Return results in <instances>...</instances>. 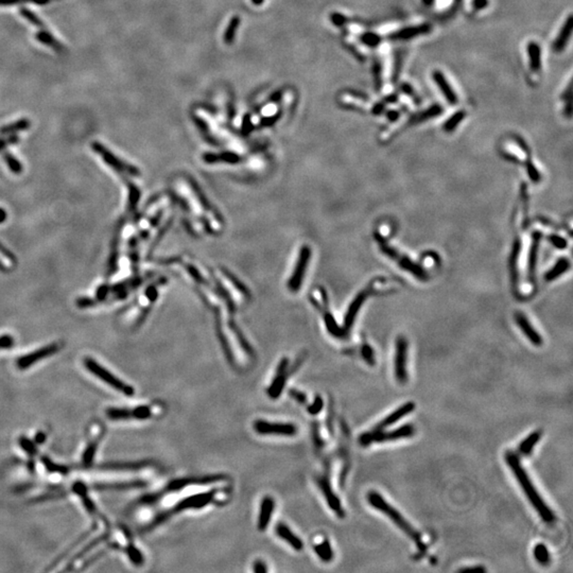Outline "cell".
<instances>
[{
    "instance_id": "15",
    "label": "cell",
    "mask_w": 573,
    "mask_h": 573,
    "mask_svg": "<svg viewBox=\"0 0 573 573\" xmlns=\"http://www.w3.org/2000/svg\"><path fill=\"white\" fill-rule=\"evenodd\" d=\"M432 79L436 86L440 88L441 92L443 93L446 101H447L450 105H456L459 103V97L454 89L452 88V86L450 85V83L448 82L447 78L445 77V74L441 70L435 69L432 72Z\"/></svg>"
},
{
    "instance_id": "28",
    "label": "cell",
    "mask_w": 573,
    "mask_h": 573,
    "mask_svg": "<svg viewBox=\"0 0 573 573\" xmlns=\"http://www.w3.org/2000/svg\"><path fill=\"white\" fill-rule=\"evenodd\" d=\"M146 483L141 481H134V482H125V483H115V484H98L96 485L97 489H111V490H124V489H133L139 488L141 486H145Z\"/></svg>"
},
{
    "instance_id": "41",
    "label": "cell",
    "mask_w": 573,
    "mask_h": 573,
    "mask_svg": "<svg viewBox=\"0 0 573 573\" xmlns=\"http://www.w3.org/2000/svg\"><path fill=\"white\" fill-rule=\"evenodd\" d=\"M361 355L362 358L366 361V363L370 364V365H374L375 364V354H374V350L373 348L368 345V344H364L361 348Z\"/></svg>"
},
{
    "instance_id": "49",
    "label": "cell",
    "mask_w": 573,
    "mask_h": 573,
    "mask_svg": "<svg viewBox=\"0 0 573 573\" xmlns=\"http://www.w3.org/2000/svg\"><path fill=\"white\" fill-rule=\"evenodd\" d=\"M489 5V0H472V7L474 11H482Z\"/></svg>"
},
{
    "instance_id": "32",
    "label": "cell",
    "mask_w": 573,
    "mask_h": 573,
    "mask_svg": "<svg viewBox=\"0 0 573 573\" xmlns=\"http://www.w3.org/2000/svg\"><path fill=\"white\" fill-rule=\"evenodd\" d=\"M535 560L541 565H548L550 563V553L547 547L543 544H538L534 548Z\"/></svg>"
},
{
    "instance_id": "11",
    "label": "cell",
    "mask_w": 573,
    "mask_h": 573,
    "mask_svg": "<svg viewBox=\"0 0 573 573\" xmlns=\"http://www.w3.org/2000/svg\"><path fill=\"white\" fill-rule=\"evenodd\" d=\"M290 370L291 369H289V360L286 358L282 359L277 366L276 375L273 381L271 382L269 389L266 390V394L271 399H277L281 395L282 390L286 384V380H288V377L290 376Z\"/></svg>"
},
{
    "instance_id": "54",
    "label": "cell",
    "mask_w": 573,
    "mask_h": 573,
    "mask_svg": "<svg viewBox=\"0 0 573 573\" xmlns=\"http://www.w3.org/2000/svg\"><path fill=\"white\" fill-rule=\"evenodd\" d=\"M386 115H387V117H388V119H389L390 121H396V120L399 119V117H400V111L394 110V109H393V110L387 111V114H386Z\"/></svg>"
},
{
    "instance_id": "52",
    "label": "cell",
    "mask_w": 573,
    "mask_h": 573,
    "mask_svg": "<svg viewBox=\"0 0 573 573\" xmlns=\"http://www.w3.org/2000/svg\"><path fill=\"white\" fill-rule=\"evenodd\" d=\"M385 108H386V104H385V103H380V102H379V103H376V104L373 106L372 113H373L374 115H376V116H377V115H380V114L384 113Z\"/></svg>"
},
{
    "instance_id": "22",
    "label": "cell",
    "mask_w": 573,
    "mask_h": 573,
    "mask_svg": "<svg viewBox=\"0 0 573 573\" xmlns=\"http://www.w3.org/2000/svg\"><path fill=\"white\" fill-rule=\"evenodd\" d=\"M529 66L533 72L541 70V49L536 42H529L527 46Z\"/></svg>"
},
{
    "instance_id": "13",
    "label": "cell",
    "mask_w": 573,
    "mask_h": 573,
    "mask_svg": "<svg viewBox=\"0 0 573 573\" xmlns=\"http://www.w3.org/2000/svg\"><path fill=\"white\" fill-rule=\"evenodd\" d=\"M432 31V26L430 24H422L416 26H410L398 31L393 32L389 35V40L393 42H405L415 37L426 35Z\"/></svg>"
},
{
    "instance_id": "6",
    "label": "cell",
    "mask_w": 573,
    "mask_h": 573,
    "mask_svg": "<svg viewBox=\"0 0 573 573\" xmlns=\"http://www.w3.org/2000/svg\"><path fill=\"white\" fill-rule=\"evenodd\" d=\"M84 365L91 374H93L96 377H98L99 379H101L103 382H105V384H107L113 389L117 390L118 392L123 393L126 396H133L134 395L135 391H134L133 387L125 384V382L121 381L116 376H114L113 374L109 373L106 369H104L103 366H101L99 363L96 362L92 358L86 357L84 359Z\"/></svg>"
},
{
    "instance_id": "4",
    "label": "cell",
    "mask_w": 573,
    "mask_h": 573,
    "mask_svg": "<svg viewBox=\"0 0 573 573\" xmlns=\"http://www.w3.org/2000/svg\"><path fill=\"white\" fill-rule=\"evenodd\" d=\"M226 479L225 474H208V475H201V476H187L181 478V479H175L168 483L161 491L150 493V495L143 496L139 503L141 504H153L163 499L168 493L178 492L184 489L187 486L191 485H207L213 484L217 482H221Z\"/></svg>"
},
{
    "instance_id": "59",
    "label": "cell",
    "mask_w": 573,
    "mask_h": 573,
    "mask_svg": "<svg viewBox=\"0 0 573 573\" xmlns=\"http://www.w3.org/2000/svg\"><path fill=\"white\" fill-rule=\"evenodd\" d=\"M0 271H3V272H7V271H8L6 264H4L2 261H0Z\"/></svg>"
},
{
    "instance_id": "39",
    "label": "cell",
    "mask_w": 573,
    "mask_h": 573,
    "mask_svg": "<svg viewBox=\"0 0 573 573\" xmlns=\"http://www.w3.org/2000/svg\"><path fill=\"white\" fill-rule=\"evenodd\" d=\"M127 554H129L130 560L134 564L141 565L143 563V556H142L141 552L139 550H137L134 545H130L129 547H127Z\"/></svg>"
},
{
    "instance_id": "27",
    "label": "cell",
    "mask_w": 573,
    "mask_h": 573,
    "mask_svg": "<svg viewBox=\"0 0 573 573\" xmlns=\"http://www.w3.org/2000/svg\"><path fill=\"white\" fill-rule=\"evenodd\" d=\"M466 115L467 114L464 109L457 110L456 113H454L451 117H449L447 120H446V122L443 124V130L446 133H451L453 130L456 129L459 124L465 119Z\"/></svg>"
},
{
    "instance_id": "38",
    "label": "cell",
    "mask_w": 573,
    "mask_h": 573,
    "mask_svg": "<svg viewBox=\"0 0 573 573\" xmlns=\"http://www.w3.org/2000/svg\"><path fill=\"white\" fill-rule=\"evenodd\" d=\"M323 408H324L323 398L321 396H316L314 398L313 403L308 406L307 410H308L309 414H311V415H316V414H318L323 410Z\"/></svg>"
},
{
    "instance_id": "40",
    "label": "cell",
    "mask_w": 573,
    "mask_h": 573,
    "mask_svg": "<svg viewBox=\"0 0 573 573\" xmlns=\"http://www.w3.org/2000/svg\"><path fill=\"white\" fill-rule=\"evenodd\" d=\"M403 67V58L400 53H396L395 56V61H394V69H393V74H392V82L395 84L397 83V80L399 78L400 74V70Z\"/></svg>"
},
{
    "instance_id": "36",
    "label": "cell",
    "mask_w": 573,
    "mask_h": 573,
    "mask_svg": "<svg viewBox=\"0 0 573 573\" xmlns=\"http://www.w3.org/2000/svg\"><path fill=\"white\" fill-rule=\"evenodd\" d=\"M238 25H239V18H238V17L232 18V21H231V23H230V25H228V27H227V30H226V32H225V34H224V41H225L227 44H232V43H233L234 37H235V34H236V31H237V28H238Z\"/></svg>"
},
{
    "instance_id": "2",
    "label": "cell",
    "mask_w": 573,
    "mask_h": 573,
    "mask_svg": "<svg viewBox=\"0 0 573 573\" xmlns=\"http://www.w3.org/2000/svg\"><path fill=\"white\" fill-rule=\"evenodd\" d=\"M505 461L509 469L512 470V472L516 476L521 489L525 493V496H527L528 500L530 501L535 511L538 513L540 518L549 524L555 522L556 517L553 511L547 505V503L543 500V498L540 497L532 481L530 480L527 471H525V469L520 464V460L518 455L512 451H508L505 453Z\"/></svg>"
},
{
    "instance_id": "34",
    "label": "cell",
    "mask_w": 573,
    "mask_h": 573,
    "mask_svg": "<svg viewBox=\"0 0 573 573\" xmlns=\"http://www.w3.org/2000/svg\"><path fill=\"white\" fill-rule=\"evenodd\" d=\"M4 159L6 161L9 169L15 173V174H20L23 172V165L20 163L18 159H16L15 156H13L11 153L6 152L4 154Z\"/></svg>"
},
{
    "instance_id": "33",
    "label": "cell",
    "mask_w": 573,
    "mask_h": 573,
    "mask_svg": "<svg viewBox=\"0 0 573 573\" xmlns=\"http://www.w3.org/2000/svg\"><path fill=\"white\" fill-rule=\"evenodd\" d=\"M360 41L365 46L370 48H376L381 44L382 37L379 34L375 33V32H366V33L360 36Z\"/></svg>"
},
{
    "instance_id": "17",
    "label": "cell",
    "mask_w": 573,
    "mask_h": 573,
    "mask_svg": "<svg viewBox=\"0 0 573 573\" xmlns=\"http://www.w3.org/2000/svg\"><path fill=\"white\" fill-rule=\"evenodd\" d=\"M274 508H275L274 499L271 496H264V498L261 500L260 503V509H259V515L257 520L258 531L264 532L268 529L270 521L273 516Z\"/></svg>"
},
{
    "instance_id": "45",
    "label": "cell",
    "mask_w": 573,
    "mask_h": 573,
    "mask_svg": "<svg viewBox=\"0 0 573 573\" xmlns=\"http://www.w3.org/2000/svg\"><path fill=\"white\" fill-rule=\"evenodd\" d=\"M13 344H14V339L10 336V334H4V336L0 337V349L11 348Z\"/></svg>"
},
{
    "instance_id": "14",
    "label": "cell",
    "mask_w": 573,
    "mask_h": 573,
    "mask_svg": "<svg viewBox=\"0 0 573 573\" xmlns=\"http://www.w3.org/2000/svg\"><path fill=\"white\" fill-rule=\"evenodd\" d=\"M123 226H124V221H121V222L118 223L117 228L115 231L114 239H113V241H111V244H110V253H109V257H108V261H107V268H106V277L107 278H109L111 275L117 272L118 256H119L118 247H119L120 237H121V232H122Z\"/></svg>"
},
{
    "instance_id": "57",
    "label": "cell",
    "mask_w": 573,
    "mask_h": 573,
    "mask_svg": "<svg viewBox=\"0 0 573 573\" xmlns=\"http://www.w3.org/2000/svg\"><path fill=\"white\" fill-rule=\"evenodd\" d=\"M7 219V213L5 209H3L2 207H0V223L5 222Z\"/></svg>"
},
{
    "instance_id": "48",
    "label": "cell",
    "mask_w": 573,
    "mask_h": 573,
    "mask_svg": "<svg viewBox=\"0 0 573 573\" xmlns=\"http://www.w3.org/2000/svg\"><path fill=\"white\" fill-rule=\"evenodd\" d=\"M331 22H332L333 25H336V26L340 27V26H343V25L346 23V17H345L344 15H342V14L333 13V14L331 15Z\"/></svg>"
},
{
    "instance_id": "47",
    "label": "cell",
    "mask_w": 573,
    "mask_h": 573,
    "mask_svg": "<svg viewBox=\"0 0 573 573\" xmlns=\"http://www.w3.org/2000/svg\"><path fill=\"white\" fill-rule=\"evenodd\" d=\"M0 254H2L3 256H5L8 260H10L12 263H14V264L17 263V259H16L15 255L12 254V253H11L5 245H3L2 243H0Z\"/></svg>"
},
{
    "instance_id": "43",
    "label": "cell",
    "mask_w": 573,
    "mask_h": 573,
    "mask_svg": "<svg viewBox=\"0 0 573 573\" xmlns=\"http://www.w3.org/2000/svg\"><path fill=\"white\" fill-rule=\"evenodd\" d=\"M289 395H290L292 399H294L299 405H305L307 403V396L298 390H295V389L290 390Z\"/></svg>"
},
{
    "instance_id": "5",
    "label": "cell",
    "mask_w": 573,
    "mask_h": 573,
    "mask_svg": "<svg viewBox=\"0 0 573 573\" xmlns=\"http://www.w3.org/2000/svg\"><path fill=\"white\" fill-rule=\"evenodd\" d=\"M414 433H415V428L409 424L387 432L384 431V430H380V431H372L371 430V431L360 435L359 444L362 445L363 447H366V446H370L373 443H385L411 437L412 435H414Z\"/></svg>"
},
{
    "instance_id": "42",
    "label": "cell",
    "mask_w": 573,
    "mask_h": 573,
    "mask_svg": "<svg viewBox=\"0 0 573 573\" xmlns=\"http://www.w3.org/2000/svg\"><path fill=\"white\" fill-rule=\"evenodd\" d=\"M462 4H463V0H453L452 6L450 7V9L447 11V13H445V14H444L443 20L452 18L453 16L456 14V12L459 11V9L461 8Z\"/></svg>"
},
{
    "instance_id": "37",
    "label": "cell",
    "mask_w": 573,
    "mask_h": 573,
    "mask_svg": "<svg viewBox=\"0 0 573 573\" xmlns=\"http://www.w3.org/2000/svg\"><path fill=\"white\" fill-rule=\"evenodd\" d=\"M25 3H33L40 6H44L47 5L49 3V0H0V7H10V6H16V5H20V4H25Z\"/></svg>"
},
{
    "instance_id": "26",
    "label": "cell",
    "mask_w": 573,
    "mask_h": 573,
    "mask_svg": "<svg viewBox=\"0 0 573 573\" xmlns=\"http://www.w3.org/2000/svg\"><path fill=\"white\" fill-rule=\"evenodd\" d=\"M30 126H31V122L28 119H20V120L15 121L13 123H10L8 125H4L3 127H0V134L12 135V134L17 133V132L28 130Z\"/></svg>"
},
{
    "instance_id": "31",
    "label": "cell",
    "mask_w": 573,
    "mask_h": 573,
    "mask_svg": "<svg viewBox=\"0 0 573 573\" xmlns=\"http://www.w3.org/2000/svg\"><path fill=\"white\" fill-rule=\"evenodd\" d=\"M20 12H21V15L23 16V17L26 18L30 24L37 27L39 29H47L44 22L39 17V16L35 13H33L31 10H29L27 8H22L20 10Z\"/></svg>"
},
{
    "instance_id": "46",
    "label": "cell",
    "mask_w": 573,
    "mask_h": 573,
    "mask_svg": "<svg viewBox=\"0 0 573 573\" xmlns=\"http://www.w3.org/2000/svg\"><path fill=\"white\" fill-rule=\"evenodd\" d=\"M399 88H400V90H402L404 93L410 96V97H412L413 99H416V102H419V100L417 99V96H416L415 91H414V88H413L409 83H407V82L403 83V84L400 85Z\"/></svg>"
},
{
    "instance_id": "20",
    "label": "cell",
    "mask_w": 573,
    "mask_h": 573,
    "mask_svg": "<svg viewBox=\"0 0 573 573\" xmlns=\"http://www.w3.org/2000/svg\"><path fill=\"white\" fill-rule=\"evenodd\" d=\"M515 317L519 328L525 334V337H527L535 346H540L543 344V338H541L540 334L533 328L527 316L522 313H516Z\"/></svg>"
},
{
    "instance_id": "18",
    "label": "cell",
    "mask_w": 573,
    "mask_h": 573,
    "mask_svg": "<svg viewBox=\"0 0 573 573\" xmlns=\"http://www.w3.org/2000/svg\"><path fill=\"white\" fill-rule=\"evenodd\" d=\"M275 533L280 539L285 541V543L288 544L293 550L300 552L302 551V549H304V543H302V540L295 533H293L286 524L279 522L275 527Z\"/></svg>"
},
{
    "instance_id": "10",
    "label": "cell",
    "mask_w": 573,
    "mask_h": 573,
    "mask_svg": "<svg viewBox=\"0 0 573 573\" xmlns=\"http://www.w3.org/2000/svg\"><path fill=\"white\" fill-rule=\"evenodd\" d=\"M408 341L404 337H399L396 341V353L394 361V372L397 381L399 384H406L408 381Z\"/></svg>"
},
{
    "instance_id": "1",
    "label": "cell",
    "mask_w": 573,
    "mask_h": 573,
    "mask_svg": "<svg viewBox=\"0 0 573 573\" xmlns=\"http://www.w3.org/2000/svg\"><path fill=\"white\" fill-rule=\"evenodd\" d=\"M232 495V491L228 489H212V490H207L204 492H199L196 493V495H193L190 497L184 498L181 501H179L177 504H175L172 508L168 509V511H165L164 513L157 515L150 524H148L147 527L143 529V533H148L153 531L155 528L159 527V525L163 524L164 522H166L168 519H170L172 516L177 515L181 512H185V511H189V509H201L204 508L206 506H208L209 504H225L227 499L231 498Z\"/></svg>"
},
{
    "instance_id": "35",
    "label": "cell",
    "mask_w": 573,
    "mask_h": 573,
    "mask_svg": "<svg viewBox=\"0 0 573 573\" xmlns=\"http://www.w3.org/2000/svg\"><path fill=\"white\" fill-rule=\"evenodd\" d=\"M373 75H374V83H375V88L377 92L381 91L382 88V84H384V81H382V66H381V63L380 61L376 60L374 62V65H373Z\"/></svg>"
},
{
    "instance_id": "50",
    "label": "cell",
    "mask_w": 573,
    "mask_h": 573,
    "mask_svg": "<svg viewBox=\"0 0 573 573\" xmlns=\"http://www.w3.org/2000/svg\"><path fill=\"white\" fill-rule=\"evenodd\" d=\"M44 461H45V465H46V467H47L48 469H49V470H51V471L55 470V471H60V472H62V473H66V472H67V469H66L65 467L54 465V464H52L51 462H50L49 460H48V459H47V460L45 459Z\"/></svg>"
},
{
    "instance_id": "25",
    "label": "cell",
    "mask_w": 573,
    "mask_h": 573,
    "mask_svg": "<svg viewBox=\"0 0 573 573\" xmlns=\"http://www.w3.org/2000/svg\"><path fill=\"white\" fill-rule=\"evenodd\" d=\"M313 550L316 553V555L320 557V559L323 562L329 563V562L332 561L333 551L331 549V545H330L329 540L327 538H324L323 541H321V543H315L313 545Z\"/></svg>"
},
{
    "instance_id": "19",
    "label": "cell",
    "mask_w": 573,
    "mask_h": 573,
    "mask_svg": "<svg viewBox=\"0 0 573 573\" xmlns=\"http://www.w3.org/2000/svg\"><path fill=\"white\" fill-rule=\"evenodd\" d=\"M572 26H573V21H572V15L570 14L567 17V20L565 21L564 25L562 26L559 35L556 36V39L552 44V50L555 53H561L562 51L565 50V48L568 42L570 41L572 34Z\"/></svg>"
},
{
    "instance_id": "12",
    "label": "cell",
    "mask_w": 573,
    "mask_h": 573,
    "mask_svg": "<svg viewBox=\"0 0 573 573\" xmlns=\"http://www.w3.org/2000/svg\"><path fill=\"white\" fill-rule=\"evenodd\" d=\"M61 348H62L61 343H52V344L48 345V346H44V347L35 350V352H33V353L25 355V356L18 358L16 364H17L18 369L26 370V369L29 368V366H32L33 364H35L36 362H39L40 360L56 354Z\"/></svg>"
},
{
    "instance_id": "9",
    "label": "cell",
    "mask_w": 573,
    "mask_h": 573,
    "mask_svg": "<svg viewBox=\"0 0 573 573\" xmlns=\"http://www.w3.org/2000/svg\"><path fill=\"white\" fill-rule=\"evenodd\" d=\"M316 484L317 486L320 487L323 496L325 497L328 506L332 509V511L336 513V515L340 518H344L345 517V511L342 507L341 501L338 498V496L336 493L333 492L331 484H330V480H329V467L327 468V471H325L324 474L322 475H317L316 476Z\"/></svg>"
},
{
    "instance_id": "23",
    "label": "cell",
    "mask_w": 573,
    "mask_h": 573,
    "mask_svg": "<svg viewBox=\"0 0 573 573\" xmlns=\"http://www.w3.org/2000/svg\"><path fill=\"white\" fill-rule=\"evenodd\" d=\"M36 41L42 43L45 46L52 48L55 51H62L63 46L55 40V37L50 33L48 29H40V31L35 34Z\"/></svg>"
},
{
    "instance_id": "16",
    "label": "cell",
    "mask_w": 573,
    "mask_h": 573,
    "mask_svg": "<svg viewBox=\"0 0 573 573\" xmlns=\"http://www.w3.org/2000/svg\"><path fill=\"white\" fill-rule=\"evenodd\" d=\"M415 409V404L414 403H407L403 406H400L397 410H395L394 412H392L389 416H387L386 418L382 419L379 424H377L373 429L372 431H380V430H385L388 427L394 425L395 423H397L399 419L404 418L405 416H407L408 414H410L411 412L414 411Z\"/></svg>"
},
{
    "instance_id": "7",
    "label": "cell",
    "mask_w": 573,
    "mask_h": 573,
    "mask_svg": "<svg viewBox=\"0 0 573 573\" xmlns=\"http://www.w3.org/2000/svg\"><path fill=\"white\" fill-rule=\"evenodd\" d=\"M91 149L94 153H97L101 156V158L103 159V162L105 164H107L110 168L115 169L116 171H118L120 173H126L127 175H132V177H137V175L139 174V171L136 167L122 161V159H120L118 156H116L113 152H110L105 146H103L102 143H100L98 141L92 142L91 143Z\"/></svg>"
},
{
    "instance_id": "56",
    "label": "cell",
    "mask_w": 573,
    "mask_h": 573,
    "mask_svg": "<svg viewBox=\"0 0 573 573\" xmlns=\"http://www.w3.org/2000/svg\"><path fill=\"white\" fill-rule=\"evenodd\" d=\"M385 101L387 103H395V102L398 101V96L397 94H390V96H388V97H386Z\"/></svg>"
},
{
    "instance_id": "58",
    "label": "cell",
    "mask_w": 573,
    "mask_h": 573,
    "mask_svg": "<svg viewBox=\"0 0 573 573\" xmlns=\"http://www.w3.org/2000/svg\"><path fill=\"white\" fill-rule=\"evenodd\" d=\"M422 2L426 7H431V6H433L435 0H422Z\"/></svg>"
},
{
    "instance_id": "24",
    "label": "cell",
    "mask_w": 573,
    "mask_h": 573,
    "mask_svg": "<svg viewBox=\"0 0 573 573\" xmlns=\"http://www.w3.org/2000/svg\"><path fill=\"white\" fill-rule=\"evenodd\" d=\"M541 437V431L540 430H537V431L532 432L527 438L524 441H522L519 444V447H518V451L520 454L522 455H529L530 453H532L535 445L539 442Z\"/></svg>"
},
{
    "instance_id": "51",
    "label": "cell",
    "mask_w": 573,
    "mask_h": 573,
    "mask_svg": "<svg viewBox=\"0 0 573 573\" xmlns=\"http://www.w3.org/2000/svg\"><path fill=\"white\" fill-rule=\"evenodd\" d=\"M253 571L256 573H263L268 571V567L262 561H256L253 565Z\"/></svg>"
},
{
    "instance_id": "55",
    "label": "cell",
    "mask_w": 573,
    "mask_h": 573,
    "mask_svg": "<svg viewBox=\"0 0 573 573\" xmlns=\"http://www.w3.org/2000/svg\"><path fill=\"white\" fill-rule=\"evenodd\" d=\"M460 571H478V572H484L485 568L481 567V566H478V567H469V568H463L461 569Z\"/></svg>"
},
{
    "instance_id": "30",
    "label": "cell",
    "mask_w": 573,
    "mask_h": 573,
    "mask_svg": "<svg viewBox=\"0 0 573 573\" xmlns=\"http://www.w3.org/2000/svg\"><path fill=\"white\" fill-rule=\"evenodd\" d=\"M569 266H570V262L563 258L562 260L557 262V264H555L553 266V269H551L549 272L546 274V276H545L546 281L554 280L556 277H559L562 273L566 272V271L569 269Z\"/></svg>"
},
{
    "instance_id": "21",
    "label": "cell",
    "mask_w": 573,
    "mask_h": 573,
    "mask_svg": "<svg viewBox=\"0 0 573 573\" xmlns=\"http://www.w3.org/2000/svg\"><path fill=\"white\" fill-rule=\"evenodd\" d=\"M444 108L441 104H433L432 106H430L429 108H426L425 110L421 111L418 114L413 115L407 122V126H411L414 124H418L422 123L424 121L430 120V119H433L435 117H438L443 114Z\"/></svg>"
},
{
    "instance_id": "3",
    "label": "cell",
    "mask_w": 573,
    "mask_h": 573,
    "mask_svg": "<svg viewBox=\"0 0 573 573\" xmlns=\"http://www.w3.org/2000/svg\"><path fill=\"white\" fill-rule=\"evenodd\" d=\"M366 498H368V502L371 504V506H373L374 508L378 509V511L382 512L386 516H388L393 521V523H395L398 528H399L408 537H410L414 543H415L421 554L426 552L427 547L424 544L422 535L412 527V525L402 516V514L398 512L396 508H394L389 502H387L384 498H382L380 493L373 490L368 493V497Z\"/></svg>"
},
{
    "instance_id": "53",
    "label": "cell",
    "mask_w": 573,
    "mask_h": 573,
    "mask_svg": "<svg viewBox=\"0 0 573 573\" xmlns=\"http://www.w3.org/2000/svg\"><path fill=\"white\" fill-rule=\"evenodd\" d=\"M571 94H572V89H571V82H569L566 90L563 92L562 94V100L564 102H568L571 101Z\"/></svg>"
},
{
    "instance_id": "44",
    "label": "cell",
    "mask_w": 573,
    "mask_h": 573,
    "mask_svg": "<svg viewBox=\"0 0 573 573\" xmlns=\"http://www.w3.org/2000/svg\"><path fill=\"white\" fill-rule=\"evenodd\" d=\"M18 139H20L18 136L13 135V134H12L10 137L6 138V139H5V138L0 139V151H3L4 149H6V148H7L8 146H10V145H14V143H17V142H18Z\"/></svg>"
},
{
    "instance_id": "29",
    "label": "cell",
    "mask_w": 573,
    "mask_h": 573,
    "mask_svg": "<svg viewBox=\"0 0 573 573\" xmlns=\"http://www.w3.org/2000/svg\"><path fill=\"white\" fill-rule=\"evenodd\" d=\"M146 465H148V462H130V463H110V464H104L101 466V468L104 469H117V470H134V469H140L142 467H145Z\"/></svg>"
},
{
    "instance_id": "8",
    "label": "cell",
    "mask_w": 573,
    "mask_h": 573,
    "mask_svg": "<svg viewBox=\"0 0 573 573\" xmlns=\"http://www.w3.org/2000/svg\"><path fill=\"white\" fill-rule=\"evenodd\" d=\"M254 431L259 435L294 436L297 434V427L291 423H272L257 419L253 424Z\"/></svg>"
},
{
    "instance_id": "60",
    "label": "cell",
    "mask_w": 573,
    "mask_h": 573,
    "mask_svg": "<svg viewBox=\"0 0 573 573\" xmlns=\"http://www.w3.org/2000/svg\"><path fill=\"white\" fill-rule=\"evenodd\" d=\"M262 2H263V0H253V3L256 4V5H260Z\"/></svg>"
}]
</instances>
